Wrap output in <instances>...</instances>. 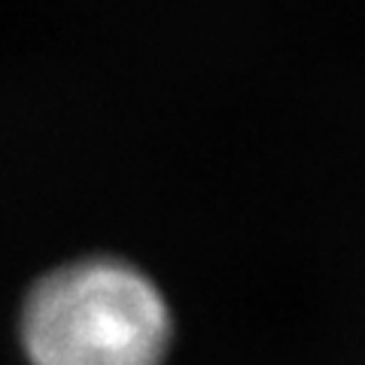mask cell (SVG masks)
I'll use <instances>...</instances> for the list:
<instances>
[{
	"label": "cell",
	"instance_id": "6da1fadb",
	"mask_svg": "<svg viewBox=\"0 0 365 365\" xmlns=\"http://www.w3.org/2000/svg\"><path fill=\"white\" fill-rule=\"evenodd\" d=\"M31 365H165L170 311L122 259L91 256L49 271L21 307Z\"/></svg>",
	"mask_w": 365,
	"mask_h": 365
}]
</instances>
